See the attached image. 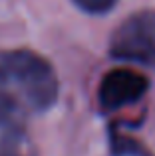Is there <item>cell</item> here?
Returning a JSON list of instances; mask_svg holds the SVG:
<instances>
[{
	"label": "cell",
	"mask_w": 155,
	"mask_h": 156,
	"mask_svg": "<svg viewBox=\"0 0 155 156\" xmlns=\"http://www.w3.org/2000/svg\"><path fill=\"white\" fill-rule=\"evenodd\" d=\"M109 55L125 63L155 67V10H139L123 20L109 38Z\"/></svg>",
	"instance_id": "obj_2"
},
{
	"label": "cell",
	"mask_w": 155,
	"mask_h": 156,
	"mask_svg": "<svg viewBox=\"0 0 155 156\" xmlns=\"http://www.w3.org/2000/svg\"><path fill=\"white\" fill-rule=\"evenodd\" d=\"M0 89L32 113H44L58 103L60 81L56 69L34 50L0 51Z\"/></svg>",
	"instance_id": "obj_1"
},
{
	"label": "cell",
	"mask_w": 155,
	"mask_h": 156,
	"mask_svg": "<svg viewBox=\"0 0 155 156\" xmlns=\"http://www.w3.org/2000/svg\"><path fill=\"white\" fill-rule=\"evenodd\" d=\"M0 156H30L26 148V138L20 125L2 126L0 134Z\"/></svg>",
	"instance_id": "obj_4"
},
{
	"label": "cell",
	"mask_w": 155,
	"mask_h": 156,
	"mask_svg": "<svg viewBox=\"0 0 155 156\" xmlns=\"http://www.w3.org/2000/svg\"><path fill=\"white\" fill-rule=\"evenodd\" d=\"M149 87H151L149 77L133 67L109 69L97 85V107L105 115L117 113L121 109L141 103L147 95Z\"/></svg>",
	"instance_id": "obj_3"
},
{
	"label": "cell",
	"mask_w": 155,
	"mask_h": 156,
	"mask_svg": "<svg viewBox=\"0 0 155 156\" xmlns=\"http://www.w3.org/2000/svg\"><path fill=\"white\" fill-rule=\"evenodd\" d=\"M72 2L88 14H105V12L113 10L119 0H72Z\"/></svg>",
	"instance_id": "obj_6"
},
{
	"label": "cell",
	"mask_w": 155,
	"mask_h": 156,
	"mask_svg": "<svg viewBox=\"0 0 155 156\" xmlns=\"http://www.w3.org/2000/svg\"><path fill=\"white\" fill-rule=\"evenodd\" d=\"M109 142H112L113 156H151L143 142L135 140L133 136L121 133L117 129L109 130Z\"/></svg>",
	"instance_id": "obj_5"
}]
</instances>
